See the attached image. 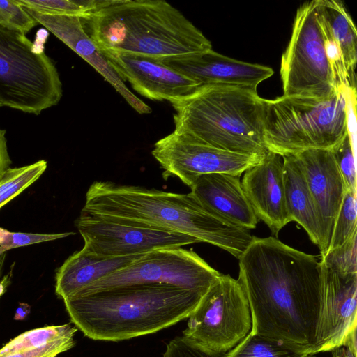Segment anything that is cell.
I'll list each match as a JSON object with an SVG mask.
<instances>
[{
    "mask_svg": "<svg viewBox=\"0 0 357 357\" xmlns=\"http://www.w3.org/2000/svg\"><path fill=\"white\" fill-rule=\"evenodd\" d=\"M319 257L273 236H253L238 259V280L249 303L251 333L312 355L322 292Z\"/></svg>",
    "mask_w": 357,
    "mask_h": 357,
    "instance_id": "cell-1",
    "label": "cell"
},
{
    "mask_svg": "<svg viewBox=\"0 0 357 357\" xmlns=\"http://www.w3.org/2000/svg\"><path fill=\"white\" fill-rule=\"evenodd\" d=\"M81 213L120 224L175 232L241 255L253 236L208 212L192 194L144 187L93 182Z\"/></svg>",
    "mask_w": 357,
    "mask_h": 357,
    "instance_id": "cell-2",
    "label": "cell"
},
{
    "mask_svg": "<svg viewBox=\"0 0 357 357\" xmlns=\"http://www.w3.org/2000/svg\"><path fill=\"white\" fill-rule=\"evenodd\" d=\"M205 294L166 284L119 287L63 300L75 326L93 340L119 342L186 319Z\"/></svg>",
    "mask_w": 357,
    "mask_h": 357,
    "instance_id": "cell-3",
    "label": "cell"
},
{
    "mask_svg": "<svg viewBox=\"0 0 357 357\" xmlns=\"http://www.w3.org/2000/svg\"><path fill=\"white\" fill-rule=\"evenodd\" d=\"M90 37L104 52L161 59L212 49L183 14L161 0H106L87 20Z\"/></svg>",
    "mask_w": 357,
    "mask_h": 357,
    "instance_id": "cell-4",
    "label": "cell"
},
{
    "mask_svg": "<svg viewBox=\"0 0 357 357\" xmlns=\"http://www.w3.org/2000/svg\"><path fill=\"white\" fill-rule=\"evenodd\" d=\"M174 130L216 148L264 156V99L253 89L211 84L171 102Z\"/></svg>",
    "mask_w": 357,
    "mask_h": 357,
    "instance_id": "cell-5",
    "label": "cell"
},
{
    "mask_svg": "<svg viewBox=\"0 0 357 357\" xmlns=\"http://www.w3.org/2000/svg\"><path fill=\"white\" fill-rule=\"evenodd\" d=\"M356 89L340 87L317 99L282 96L264 99V142L281 157L314 149H333L349 134Z\"/></svg>",
    "mask_w": 357,
    "mask_h": 357,
    "instance_id": "cell-6",
    "label": "cell"
},
{
    "mask_svg": "<svg viewBox=\"0 0 357 357\" xmlns=\"http://www.w3.org/2000/svg\"><path fill=\"white\" fill-rule=\"evenodd\" d=\"M62 83L53 61L24 34L0 24V104L40 114L56 105Z\"/></svg>",
    "mask_w": 357,
    "mask_h": 357,
    "instance_id": "cell-7",
    "label": "cell"
},
{
    "mask_svg": "<svg viewBox=\"0 0 357 357\" xmlns=\"http://www.w3.org/2000/svg\"><path fill=\"white\" fill-rule=\"evenodd\" d=\"M283 96L326 99L340 88L316 15V0L297 10L288 45L282 55Z\"/></svg>",
    "mask_w": 357,
    "mask_h": 357,
    "instance_id": "cell-8",
    "label": "cell"
},
{
    "mask_svg": "<svg viewBox=\"0 0 357 357\" xmlns=\"http://www.w3.org/2000/svg\"><path fill=\"white\" fill-rule=\"evenodd\" d=\"M183 336L218 353H227L252 328L250 305L238 280L220 275L187 318Z\"/></svg>",
    "mask_w": 357,
    "mask_h": 357,
    "instance_id": "cell-9",
    "label": "cell"
},
{
    "mask_svg": "<svg viewBox=\"0 0 357 357\" xmlns=\"http://www.w3.org/2000/svg\"><path fill=\"white\" fill-rule=\"evenodd\" d=\"M220 275L193 250L181 247L158 248L89 284L73 296L137 284H166L205 294Z\"/></svg>",
    "mask_w": 357,
    "mask_h": 357,
    "instance_id": "cell-10",
    "label": "cell"
},
{
    "mask_svg": "<svg viewBox=\"0 0 357 357\" xmlns=\"http://www.w3.org/2000/svg\"><path fill=\"white\" fill-rule=\"evenodd\" d=\"M151 153L163 169L164 178L176 176L189 187L204 174L241 176L264 156L220 149L175 130L156 142Z\"/></svg>",
    "mask_w": 357,
    "mask_h": 357,
    "instance_id": "cell-11",
    "label": "cell"
},
{
    "mask_svg": "<svg viewBox=\"0 0 357 357\" xmlns=\"http://www.w3.org/2000/svg\"><path fill=\"white\" fill-rule=\"evenodd\" d=\"M357 273L322 264V292L312 355L346 347L356 356Z\"/></svg>",
    "mask_w": 357,
    "mask_h": 357,
    "instance_id": "cell-12",
    "label": "cell"
},
{
    "mask_svg": "<svg viewBox=\"0 0 357 357\" xmlns=\"http://www.w3.org/2000/svg\"><path fill=\"white\" fill-rule=\"evenodd\" d=\"M75 225L87 250L106 257L143 255L163 248L200 243L188 235L120 224L81 213Z\"/></svg>",
    "mask_w": 357,
    "mask_h": 357,
    "instance_id": "cell-13",
    "label": "cell"
},
{
    "mask_svg": "<svg viewBox=\"0 0 357 357\" xmlns=\"http://www.w3.org/2000/svg\"><path fill=\"white\" fill-rule=\"evenodd\" d=\"M123 82H129L143 96L172 102L196 91L201 85L172 70L160 59L128 53L104 52Z\"/></svg>",
    "mask_w": 357,
    "mask_h": 357,
    "instance_id": "cell-14",
    "label": "cell"
},
{
    "mask_svg": "<svg viewBox=\"0 0 357 357\" xmlns=\"http://www.w3.org/2000/svg\"><path fill=\"white\" fill-rule=\"evenodd\" d=\"M295 155L312 195L320 222V255L328 250L335 220L345 192L342 175L331 149H314Z\"/></svg>",
    "mask_w": 357,
    "mask_h": 357,
    "instance_id": "cell-15",
    "label": "cell"
},
{
    "mask_svg": "<svg viewBox=\"0 0 357 357\" xmlns=\"http://www.w3.org/2000/svg\"><path fill=\"white\" fill-rule=\"evenodd\" d=\"M165 66L201 86L220 84L257 89L271 77L272 68L220 54L213 49L189 55L160 59Z\"/></svg>",
    "mask_w": 357,
    "mask_h": 357,
    "instance_id": "cell-16",
    "label": "cell"
},
{
    "mask_svg": "<svg viewBox=\"0 0 357 357\" xmlns=\"http://www.w3.org/2000/svg\"><path fill=\"white\" fill-rule=\"evenodd\" d=\"M241 185L258 220L277 236L291 222L285 201L282 158L268 151L245 172Z\"/></svg>",
    "mask_w": 357,
    "mask_h": 357,
    "instance_id": "cell-17",
    "label": "cell"
},
{
    "mask_svg": "<svg viewBox=\"0 0 357 357\" xmlns=\"http://www.w3.org/2000/svg\"><path fill=\"white\" fill-rule=\"evenodd\" d=\"M25 10L38 24L43 25L89 63L137 112L141 114L151 112V109L129 90L112 68L105 55L85 31L79 17L45 14L28 8Z\"/></svg>",
    "mask_w": 357,
    "mask_h": 357,
    "instance_id": "cell-18",
    "label": "cell"
},
{
    "mask_svg": "<svg viewBox=\"0 0 357 357\" xmlns=\"http://www.w3.org/2000/svg\"><path fill=\"white\" fill-rule=\"evenodd\" d=\"M316 15L339 87L355 89L357 31L351 15L336 0H316Z\"/></svg>",
    "mask_w": 357,
    "mask_h": 357,
    "instance_id": "cell-19",
    "label": "cell"
},
{
    "mask_svg": "<svg viewBox=\"0 0 357 357\" xmlns=\"http://www.w3.org/2000/svg\"><path fill=\"white\" fill-rule=\"evenodd\" d=\"M190 193L208 212L232 225L247 230L259 222L243 189L240 176L213 173L200 176Z\"/></svg>",
    "mask_w": 357,
    "mask_h": 357,
    "instance_id": "cell-20",
    "label": "cell"
},
{
    "mask_svg": "<svg viewBox=\"0 0 357 357\" xmlns=\"http://www.w3.org/2000/svg\"><path fill=\"white\" fill-rule=\"evenodd\" d=\"M141 255L106 257L83 247L57 269L55 292L63 300L72 297L89 284L128 266Z\"/></svg>",
    "mask_w": 357,
    "mask_h": 357,
    "instance_id": "cell-21",
    "label": "cell"
},
{
    "mask_svg": "<svg viewBox=\"0 0 357 357\" xmlns=\"http://www.w3.org/2000/svg\"><path fill=\"white\" fill-rule=\"evenodd\" d=\"M286 206L291 221L298 223L319 249L321 246L319 216L303 169L295 155L282 157Z\"/></svg>",
    "mask_w": 357,
    "mask_h": 357,
    "instance_id": "cell-22",
    "label": "cell"
},
{
    "mask_svg": "<svg viewBox=\"0 0 357 357\" xmlns=\"http://www.w3.org/2000/svg\"><path fill=\"white\" fill-rule=\"evenodd\" d=\"M77 331L70 324L26 331L0 349V357H56L72 349Z\"/></svg>",
    "mask_w": 357,
    "mask_h": 357,
    "instance_id": "cell-23",
    "label": "cell"
},
{
    "mask_svg": "<svg viewBox=\"0 0 357 357\" xmlns=\"http://www.w3.org/2000/svg\"><path fill=\"white\" fill-rule=\"evenodd\" d=\"M307 351L250 332L225 357H304Z\"/></svg>",
    "mask_w": 357,
    "mask_h": 357,
    "instance_id": "cell-24",
    "label": "cell"
},
{
    "mask_svg": "<svg viewBox=\"0 0 357 357\" xmlns=\"http://www.w3.org/2000/svg\"><path fill=\"white\" fill-rule=\"evenodd\" d=\"M47 161L10 168L0 180V209L37 181L45 172Z\"/></svg>",
    "mask_w": 357,
    "mask_h": 357,
    "instance_id": "cell-25",
    "label": "cell"
},
{
    "mask_svg": "<svg viewBox=\"0 0 357 357\" xmlns=\"http://www.w3.org/2000/svg\"><path fill=\"white\" fill-rule=\"evenodd\" d=\"M22 7L38 13L78 16L87 20L106 0H16Z\"/></svg>",
    "mask_w": 357,
    "mask_h": 357,
    "instance_id": "cell-26",
    "label": "cell"
},
{
    "mask_svg": "<svg viewBox=\"0 0 357 357\" xmlns=\"http://www.w3.org/2000/svg\"><path fill=\"white\" fill-rule=\"evenodd\" d=\"M356 194L345 190L339 212L335 220L328 250L338 248L357 233Z\"/></svg>",
    "mask_w": 357,
    "mask_h": 357,
    "instance_id": "cell-27",
    "label": "cell"
},
{
    "mask_svg": "<svg viewBox=\"0 0 357 357\" xmlns=\"http://www.w3.org/2000/svg\"><path fill=\"white\" fill-rule=\"evenodd\" d=\"M357 233L341 246L320 255L323 265L344 273H357Z\"/></svg>",
    "mask_w": 357,
    "mask_h": 357,
    "instance_id": "cell-28",
    "label": "cell"
},
{
    "mask_svg": "<svg viewBox=\"0 0 357 357\" xmlns=\"http://www.w3.org/2000/svg\"><path fill=\"white\" fill-rule=\"evenodd\" d=\"M331 150L343 178L345 190L356 194L355 152L350 132L343 141Z\"/></svg>",
    "mask_w": 357,
    "mask_h": 357,
    "instance_id": "cell-29",
    "label": "cell"
},
{
    "mask_svg": "<svg viewBox=\"0 0 357 357\" xmlns=\"http://www.w3.org/2000/svg\"><path fill=\"white\" fill-rule=\"evenodd\" d=\"M0 24L24 35L38 24L16 0H0Z\"/></svg>",
    "mask_w": 357,
    "mask_h": 357,
    "instance_id": "cell-30",
    "label": "cell"
},
{
    "mask_svg": "<svg viewBox=\"0 0 357 357\" xmlns=\"http://www.w3.org/2000/svg\"><path fill=\"white\" fill-rule=\"evenodd\" d=\"M225 354L208 349L182 335L167 343L162 357H225Z\"/></svg>",
    "mask_w": 357,
    "mask_h": 357,
    "instance_id": "cell-31",
    "label": "cell"
},
{
    "mask_svg": "<svg viewBox=\"0 0 357 357\" xmlns=\"http://www.w3.org/2000/svg\"><path fill=\"white\" fill-rule=\"evenodd\" d=\"M74 232L58 234H32L7 231L3 243L0 245V255L8 250L47 241H54L74 235Z\"/></svg>",
    "mask_w": 357,
    "mask_h": 357,
    "instance_id": "cell-32",
    "label": "cell"
},
{
    "mask_svg": "<svg viewBox=\"0 0 357 357\" xmlns=\"http://www.w3.org/2000/svg\"><path fill=\"white\" fill-rule=\"evenodd\" d=\"M6 131L0 128V180L10 168L12 161L8 151Z\"/></svg>",
    "mask_w": 357,
    "mask_h": 357,
    "instance_id": "cell-33",
    "label": "cell"
},
{
    "mask_svg": "<svg viewBox=\"0 0 357 357\" xmlns=\"http://www.w3.org/2000/svg\"><path fill=\"white\" fill-rule=\"evenodd\" d=\"M331 352L332 357H356L351 351L346 347H340L333 349Z\"/></svg>",
    "mask_w": 357,
    "mask_h": 357,
    "instance_id": "cell-34",
    "label": "cell"
},
{
    "mask_svg": "<svg viewBox=\"0 0 357 357\" xmlns=\"http://www.w3.org/2000/svg\"><path fill=\"white\" fill-rule=\"evenodd\" d=\"M12 271L10 270L6 275L1 278L0 280V298L5 294L8 287L11 282Z\"/></svg>",
    "mask_w": 357,
    "mask_h": 357,
    "instance_id": "cell-35",
    "label": "cell"
},
{
    "mask_svg": "<svg viewBox=\"0 0 357 357\" xmlns=\"http://www.w3.org/2000/svg\"><path fill=\"white\" fill-rule=\"evenodd\" d=\"M6 252L0 255V280L2 278L3 269L6 261Z\"/></svg>",
    "mask_w": 357,
    "mask_h": 357,
    "instance_id": "cell-36",
    "label": "cell"
},
{
    "mask_svg": "<svg viewBox=\"0 0 357 357\" xmlns=\"http://www.w3.org/2000/svg\"><path fill=\"white\" fill-rule=\"evenodd\" d=\"M8 230L0 227V245L3 243Z\"/></svg>",
    "mask_w": 357,
    "mask_h": 357,
    "instance_id": "cell-37",
    "label": "cell"
},
{
    "mask_svg": "<svg viewBox=\"0 0 357 357\" xmlns=\"http://www.w3.org/2000/svg\"><path fill=\"white\" fill-rule=\"evenodd\" d=\"M304 357H316L315 355L307 354Z\"/></svg>",
    "mask_w": 357,
    "mask_h": 357,
    "instance_id": "cell-38",
    "label": "cell"
},
{
    "mask_svg": "<svg viewBox=\"0 0 357 357\" xmlns=\"http://www.w3.org/2000/svg\"><path fill=\"white\" fill-rule=\"evenodd\" d=\"M0 107H1V104H0Z\"/></svg>",
    "mask_w": 357,
    "mask_h": 357,
    "instance_id": "cell-39",
    "label": "cell"
}]
</instances>
